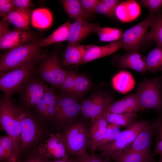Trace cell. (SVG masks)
I'll list each match as a JSON object with an SVG mask.
<instances>
[{
	"mask_svg": "<svg viewBox=\"0 0 162 162\" xmlns=\"http://www.w3.org/2000/svg\"><path fill=\"white\" fill-rule=\"evenodd\" d=\"M47 55L42 54L34 60L16 68L0 73V89L4 95L11 98L35 74V68L37 64Z\"/></svg>",
	"mask_w": 162,
	"mask_h": 162,
	"instance_id": "6da1fadb",
	"label": "cell"
},
{
	"mask_svg": "<svg viewBox=\"0 0 162 162\" xmlns=\"http://www.w3.org/2000/svg\"><path fill=\"white\" fill-rule=\"evenodd\" d=\"M19 106L15 102L4 95L0 100V121L2 128L11 140L20 159L21 123Z\"/></svg>",
	"mask_w": 162,
	"mask_h": 162,
	"instance_id": "7a4b0ae2",
	"label": "cell"
},
{
	"mask_svg": "<svg viewBox=\"0 0 162 162\" xmlns=\"http://www.w3.org/2000/svg\"><path fill=\"white\" fill-rule=\"evenodd\" d=\"M62 136L70 158H80L89 154L87 149L89 145V129L83 123L71 124Z\"/></svg>",
	"mask_w": 162,
	"mask_h": 162,
	"instance_id": "3957f363",
	"label": "cell"
},
{
	"mask_svg": "<svg viewBox=\"0 0 162 162\" xmlns=\"http://www.w3.org/2000/svg\"><path fill=\"white\" fill-rule=\"evenodd\" d=\"M136 93L140 111L152 109L162 114V75L145 79L138 85Z\"/></svg>",
	"mask_w": 162,
	"mask_h": 162,
	"instance_id": "277c9868",
	"label": "cell"
},
{
	"mask_svg": "<svg viewBox=\"0 0 162 162\" xmlns=\"http://www.w3.org/2000/svg\"><path fill=\"white\" fill-rule=\"evenodd\" d=\"M39 42L34 41L20 45L3 54L0 59V72L6 71L22 65L41 54Z\"/></svg>",
	"mask_w": 162,
	"mask_h": 162,
	"instance_id": "5b68a950",
	"label": "cell"
},
{
	"mask_svg": "<svg viewBox=\"0 0 162 162\" xmlns=\"http://www.w3.org/2000/svg\"><path fill=\"white\" fill-rule=\"evenodd\" d=\"M151 122L148 120L136 121L129 127L121 131L113 141L99 148L101 152L100 154L110 157L114 153L125 151L130 146L140 133Z\"/></svg>",
	"mask_w": 162,
	"mask_h": 162,
	"instance_id": "8992f818",
	"label": "cell"
},
{
	"mask_svg": "<svg viewBox=\"0 0 162 162\" xmlns=\"http://www.w3.org/2000/svg\"><path fill=\"white\" fill-rule=\"evenodd\" d=\"M67 71L64 70L59 64L57 54L53 52L41 61L35 74L44 82L56 87H59Z\"/></svg>",
	"mask_w": 162,
	"mask_h": 162,
	"instance_id": "52a82bcc",
	"label": "cell"
},
{
	"mask_svg": "<svg viewBox=\"0 0 162 162\" xmlns=\"http://www.w3.org/2000/svg\"><path fill=\"white\" fill-rule=\"evenodd\" d=\"M155 13H150L145 19L124 32L122 40L123 47L126 51H138L145 42L148 41V29Z\"/></svg>",
	"mask_w": 162,
	"mask_h": 162,
	"instance_id": "ba28073f",
	"label": "cell"
},
{
	"mask_svg": "<svg viewBox=\"0 0 162 162\" xmlns=\"http://www.w3.org/2000/svg\"><path fill=\"white\" fill-rule=\"evenodd\" d=\"M48 87L36 74L31 77L18 92L21 103L27 108L34 107Z\"/></svg>",
	"mask_w": 162,
	"mask_h": 162,
	"instance_id": "9c48e42d",
	"label": "cell"
},
{
	"mask_svg": "<svg viewBox=\"0 0 162 162\" xmlns=\"http://www.w3.org/2000/svg\"><path fill=\"white\" fill-rule=\"evenodd\" d=\"M10 23L2 20L0 22V48L1 50H9L28 43L32 37L29 32L9 29Z\"/></svg>",
	"mask_w": 162,
	"mask_h": 162,
	"instance_id": "30bf717a",
	"label": "cell"
},
{
	"mask_svg": "<svg viewBox=\"0 0 162 162\" xmlns=\"http://www.w3.org/2000/svg\"><path fill=\"white\" fill-rule=\"evenodd\" d=\"M58 95L56 120L61 122L70 120L74 119L81 112V104L77 97L62 91Z\"/></svg>",
	"mask_w": 162,
	"mask_h": 162,
	"instance_id": "8fae6325",
	"label": "cell"
},
{
	"mask_svg": "<svg viewBox=\"0 0 162 162\" xmlns=\"http://www.w3.org/2000/svg\"><path fill=\"white\" fill-rule=\"evenodd\" d=\"M38 152L48 159L65 160L70 158L68 154L63 138L59 134H51L40 144Z\"/></svg>",
	"mask_w": 162,
	"mask_h": 162,
	"instance_id": "7c38bea8",
	"label": "cell"
},
{
	"mask_svg": "<svg viewBox=\"0 0 162 162\" xmlns=\"http://www.w3.org/2000/svg\"><path fill=\"white\" fill-rule=\"evenodd\" d=\"M113 100L112 97L107 93H94L81 104V112L85 117L91 119L103 113Z\"/></svg>",
	"mask_w": 162,
	"mask_h": 162,
	"instance_id": "4fadbf2b",
	"label": "cell"
},
{
	"mask_svg": "<svg viewBox=\"0 0 162 162\" xmlns=\"http://www.w3.org/2000/svg\"><path fill=\"white\" fill-rule=\"evenodd\" d=\"M19 116L21 123L20 148H26L36 138L38 130L31 115L19 107Z\"/></svg>",
	"mask_w": 162,
	"mask_h": 162,
	"instance_id": "5bb4252c",
	"label": "cell"
},
{
	"mask_svg": "<svg viewBox=\"0 0 162 162\" xmlns=\"http://www.w3.org/2000/svg\"><path fill=\"white\" fill-rule=\"evenodd\" d=\"M58 95L55 88L48 87L43 96L34 107L41 116L47 118L55 119Z\"/></svg>",
	"mask_w": 162,
	"mask_h": 162,
	"instance_id": "9a60e30c",
	"label": "cell"
},
{
	"mask_svg": "<svg viewBox=\"0 0 162 162\" xmlns=\"http://www.w3.org/2000/svg\"><path fill=\"white\" fill-rule=\"evenodd\" d=\"M99 27L98 24L89 22L86 20L74 21L70 25L68 45L79 44L89 35L95 32Z\"/></svg>",
	"mask_w": 162,
	"mask_h": 162,
	"instance_id": "2e32d148",
	"label": "cell"
},
{
	"mask_svg": "<svg viewBox=\"0 0 162 162\" xmlns=\"http://www.w3.org/2000/svg\"><path fill=\"white\" fill-rule=\"evenodd\" d=\"M91 119L92 125L89 129V148L91 153H94L106 136L108 123L101 114Z\"/></svg>",
	"mask_w": 162,
	"mask_h": 162,
	"instance_id": "e0dca14e",
	"label": "cell"
},
{
	"mask_svg": "<svg viewBox=\"0 0 162 162\" xmlns=\"http://www.w3.org/2000/svg\"><path fill=\"white\" fill-rule=\"evenodd\" d=\"M115 64L121 68H130L141 74L147 71L145 59L137 50H133L122 56H118L115 59Z\"/></svg>",
	"mask_w": 162,
	"mask_h": 162,
	"instance_id": "ac0fdd59",
	"label": "cell"
},
{
	"mask_svg": "<svg viewBox=\"0 0 162 162\" xmlns=\"http://www.w3.org/2000/svg\"><path fill=\"white\" fill-rule=\"evenodd\" d=\"M140 111H141L139 102L135 93L112 103L106 108L104 112L115 113L137 114Z\"/></svg>",
	"mask_w": 162,
	"mask_h": 162,
	"instance_id": "d6986e66",
	"label": "cell"
},
{
	"mask_svg": "<svg viewBox=\"0 0 162 162\" xmlns=\"http://www.w3.org/2000/svg\"><path fill=\"white\" fill-rule=\"evenodd\" d=\"M123 47L122 39L102 46L94 45L86 52L77 65L112 54Z\"/></svg>",
	"mask_w": 162,
	"mask_h": 162,
	"instance_id": "ffe728a7",
	"label": "cell"
},
{
	"mask_svg": "<svg viewBox=\"0 0 162 162\" xmlns=\"http://www.w3.org/2000/svg\"><path fill=\"white\" fill-rule=\"evenodd\" d=\"M154 126V121L140 133L130 146L124 151L143 152L150 151Z\"/></svg>",
	"mask_w": 162,
	"mask_h": 162,
	"instance_id": "44dd1931",
	"label": "cell"
},
{
	"mask_svg": "<svg viewBox=\"0 0 162 162\" xmlns=\"http://www.w3.org/2000/svg\"><path fill=\"white\" fill-rule=\"evenodd\" d=\"M140 9L138 3L133 0L120 2L116 7L115 16L120 21L128 22L135 20L139 16Z\"/></svg>",
	"mask_w": 162,
	"mask_h": 162,
	"instance_id": "7402d4cb",
	"label": "cell"
},
{
	"mask_svg": "<svg viewBox=\"0 0 162 162\" xmlns=\"http://www.w3.org/2000/svg\"><path fill=\"white\" fill-rule=\"evenodd\" d=\"M94 45L79 44L68 45L61 62L62 65L67 66L79 63L87 51Z\"/></svg>",
	"mask_w": 162,
	"mask_h": 162,
	"instance_id": "603a6c76",
	"label": "cell"
},
{
	"mask_svg": "<svg viewBox=\"0 0 162 162\" xmlns=\"http://www.w3.org/2000/svg\"><path fill=\"white\" fill-rule=\"evenodd\" d=\"M31 13L30 8L15 9L2 17V20L8 21L18 28L27 30L29 28Z\"/></svg>",
	"mask_w": 162,
	"mask_h": 162,
	"instance_id": "cb8c5ba5",
	"label": "cell"
},
{
	"mask_svg": "<svg viewBox=\"0 0 162 162\" xmlns=\"http://www.w3.org/2000/svg\"><path fill=\"white\" fill-rule=\"evenodd\" d=\"M150 151L143 152L123 151L111 155L114 162H156Z\"/></svg>",
	"mask_w": 162,
	"mask_h": 162,
	"instance_id": "d4e9b609",
	"label": "cell"
},
{
	"mask_svg": "<svg viewBox=\"0 0 162 162\" xmlns=\"http://www.w3.org/2000/svg\"><path fill=\"white\" fill-rule=\"evenodd\" d=\"M112 84L115 90L124 94L133 89L135 86V81L130 73L125 70H122L113 76Z\"/></svg>",
	"mask_w": 162,
	"mask_h": 162,
	"instance_id": "484cf974",
	"label": "cell"
},
{
	"mask_svg": "<svg viewBox=\"0 0 162 162\" xmlns=\"http://www.w3.org/2000/svg\"><path fill=\"white\" fill-rule=\"evenodd\" d=\"M101 114L109 124L119 128H128L136 121L137 117V114L134 113H115L104 112Z\"/></svg>",
	"mask_w": 162,
	"mask_h": 162,
	"instance_id": "4316f807",
	"label": "cell"
},
{
	"mask_svg": "<svg viewBox=\"0 0 162 162\" xmlns=\"http://www.w3.org/2000/svg\"><path fill=\"white\" fill-rule=\"evenodd\" d=\"M71 23L68 21L61 25L51 34L39 42L40 47L68 40Z\"/></svg>",
	"mask_w": 162,
	"mask_h": 162,
	"instance_id": "83f0119b",
	"label": "cell"
},
{
	"mask_svg": "<svg viewBox=\"0 0 162 162\" xmlns=\"http://www.w3.org/2000/svg\"><path fill=\"white\" fill-rule=\"evenodd\" d=\"M149 27L147 35L148 40H153L158 46L162 47V11L160 9L154 13Z\"/></svg>",
	"mask_w": 162,
	"mask_h": 162,
	"instance_id": "f1b7e54d",
	"label": "cell"
},
{
	"mask_svg": "<svg viewBox=\"0 0 162 162\" xmlns=\"http://www.w3.org/2000/svg\"><path fill=\"white\" fill-rule=\"evenodd\" d=\"M18 160L13 143L9 137L1 136L0 160L3 162H16Z\"/></svg>",
	"mask_w": 162,
	"mask_h": 162,
	"instance_id": "f546056e",
	"label": "cell"
},
{
	"mask_svg": "<svg viewBox=\"0 0 162 162\" xmlns=\"http://www.w3.org/2000/svg\"><path fill=\"white\" fill-rule=\"evenodd\" d=\"M52 20L50 11L45 8H39L34 10L32 14L31 22L34 27L45 28L51 25Z\"/></svg>",
	"mask_w": 162,
	"mask_h": 162,
	"instance_id": "4dcf8cb0",
	"label": "cell"
},
{
	"mask_svg": "<svg viewBox=\"0 0 162 162\" xmlns=\"http://www.w3.org/2000/svg\"><path fill=\"white\" fill-rule=\"evenodd\" d=\"M61 2L68 16L74 21L86 20L88 16L83 11L80 0H62Z\"/></svg>",
	"mask_w": 162,
	"mask_h": 162,
	"instance_id": "1f68e13d",
	"label": "cell"
},
{
	"mask_svg": "<svg viewBox=\"0 0 162 162\" xmlns=\"http://www.w3.org/2000/svg\"><path fill=\"white\" fill-rule=\"evenodd\" d=\"M147 71L162 72V47L158 46L151 50L145 59Z\"/></svg>",
	"mask_w": 162,
	"mask_h": 162,
	"instance_id": "d6a6232c",
	"label": "cell"
},
{
	"mask_svg": "<svg viewBox=\"0 0 162 162\" xmlns=\"http://www.w3.org/2000/svg\"><path fill=\"white\" fill-rule=\"evenodd\" d=\"M101 42H113L122 39L123 33L122 30L115 28L99 27L96 30Z\"/></svg>",
	"mask_w": 162,
	"mask_h": 162,
	"instance_id": "836d02e7",
	"label": "cell"
},
{
	"mask_svg": "<svg viewBox=\"0 0 162 162\" xmlns=\"http://www.w3.org/2000/svg\"><path fill=\"white\" fill-rule=\"evenodd\" d=\"M120 2V1L118 0H100L96 7L95 12L113 18L116 16V7Z\"/></svg>",
	"mask_w": 162,
	"mask_h": 162,
	"instance_id": "e575fe53",
	"label": "cell"
},
{
	"mask_svg": "<svg viewBox=\"0 0 162 162\" xmlns=\"http://www.w3.org/2000/svg\"><path fill=\"white\" fill-rule=\"evenodd\" d=\"M154 121V134L156 136V145L153 155L159 154L162 155V114H158L157 119Z\"/></svg>",
	"mask_w": 162,
	"mask_h": 162,
	"instance_id": "d590c367",
	"label": "cell"
},
{
	"mask_svg": "<svg viewBox=\"0 0 162 162\" xmlns=\"http://www.w3.org/2000/svg\"><path fill=\"white\" fill-rule=\"evenodd\" d=\"M121 132L119 127L108 123L106 136L99 144L97 149H98L112 142L118 137Z\"/></svg>",
	"mask_w": 162,
	"mask_h": 162,
	"instance_id": "8d00e7d4",
	"label": "cell"
},
{
	"mask_svg": "<svg viewBox=\"0 0 162 162\" xmlns=\"http://www.w3.org/2000/svg\"><path fill=\"white\" fill-rule=\"evenodd\" d=\"M89 82L85 76L76 74L74 80V95L77 97L85 92L89 88Z\"/></svg>",
	"mask_w": 162,
	"mask_h": 162,
	"instance_id": "74e56055",
	"label": "cell"
},
{
	"mask_svg": "<svg viewBox=\"0 0 162 162\" xmlns=\"http://www.w3.org/2000/svg\"><path fill=\"white\" fill-rule=\"evenodd\" d=\"M76 75V74L73 71H67L65 77L59 87L62 91L74 95Z\"/></svg>",
	"mask_w": 162,
	"mask_h": 162,
	"instance_id": "f35d334b",
	"label": "cell"
},
{
	"mask_svg": "<svg viewBox=\"0 0 162 162\" xmlns=\"http://www.w3.org/2000/svg\"><path fill=\"white\" fill-rule=\"evenodd\" d=\"M75 162H111L110 157L100 154L96 155L94 153H89L87 155L78 158H74Z\"/></svg>",
	"mask_w": 162,
	"mask_h": 162,
	"instance_id": "ab89813d",
	"label": "cell"
},
{
	"mask_svg": "<svg viewBox=\"0 0 162 162\" xmlns=\"http://www.w3.org/2000/svg\"><path fill=\"white\" fill-rule=\"evenodd\" d=\"M140 4L147 8L151 13L156 12L162 7V0H140Z\"/></svg>",
	"mask_w": 162,
	"mask_h": 162,
	"instance_id": "60d3db41",
	"label": "cell"
},
{
	"mask_svg": "<svg viewBox=\"0 0 162 162\" xmlns=\"http://www.w3.org/2000/svg\"><path fill=\"white\" fill-rule=\"evenodd\" d=\"M80 1L83 11L88 16L95 13L96 7L100 1L99 0Z\"/></svg>",
	"mask_w": 162,
	"mask_h": 162,
	"instance_id": "b9f144b4",
	"label": "cell"
},
{
	"mask_svg": "<svg viewBox=\"0 0 162 162\" xmlns=\"http://www.w3.org/2000/svg\"><path fill=\"white\" fill-rule=\"evenodd\" d=\"M15 9L12 0H0V15L2 17H3Z\"/></svg>",
	"mask_w": 162,
	"mask_h": 162,
	"instance_id": "7bdbcfd3",
	"label": "cell"
},
{
	"mask_svg": "<svg viewBox=\"0 0 162 162\" xmlns=\"http://www.w3.org/2000/svg\"><path fill=\"white\" fill-rule=\"evenodd\" d=\"M12 2L15 9L28 8L31 4L29 0H13Z\"/></svg>",
	"mask_w": 162,
	"mask_h": 162,
	"instance_id": "ee69618b",
	"label": "cell"
},
{
	"mask_svg": "<svg viewBox=\"0 0 162 162\" xmlns=\"http://www.w3.org/2000/svg\"><path fill=\"white\" fill-rule=\"evenodd\" d=\"M48 159L38 152V154L31 155L27 158L23 162H47Z\"/></svg>",
	"mask_w": 162,
	"mask_h": 162,
	"instance_id": "f6af8a7d",
	"label": "cell"
},
{
	"mask_svg": "<svg viewBox=\"0 0 162 162\" xmlns=\"http://www.w3.org/2000/svg\"><path fill=\"white\" fill-rule=\"evenodd\" d=\"M47 162H75L74 158H70L67 160H55L52 161H48Z\"/></svg>",
	"mask_w": 162,
	"mask_h": 162,
	"instance_id": "bcb514c9",
	"label": "cell"
},
{
	"mask_svg": "<svg viewBox=\"0 0 162 162\" xmlns=\"http://www.w3.org/2000/svg\"><path fill=\"white\" fill-rule=\"evenodd\" d=\"M160 158L159 161L158 162H162V155H160Z\"/></svg>",
	"mask_w": 162,
	"mask_h": 162,
	"instance_id": "7dc6e473",
	"label": "cell"
},
{
	"mask_svg": "<svg viewBox=\"0 0 162 162\" xmlns=\"http://www.w3.org/2000/svg\"><path fill=\"white\" fill-rule=\"evenodd\" d=\"M16 162H21L17 160Z\"/></svg>",
	"mask_w": 162,
	"mask_h": 162,
	"instance_id": "c3c4849f",
	"label": "cell"
}]
</instances>
